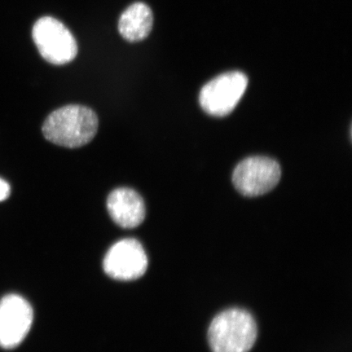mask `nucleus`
I'll list each match as a JSON object with an SVG mask.
<instances>
[{"mask_svg": "<svg viewBox=\"0 0 352 352\" xmlns=\"http://www.w3.org/2000/svg\"><path fill=\"white\" fill-rule=\"evenodd\" d=\"M103 267L107 274L113 279L133 280L146 272L148 258L138 240L123 239L109 250Z\"/></svg>", "mask_w": 352, "mask_h": 352, "instance_id": "7", "label": "nucleus"}, {"mask_svg": "<svg viewBox=\"0 0 352 352\" xmlns=\"http://www.w3.org/2000/svg\"><path fill=\"white\" fill-rule=\"evenodd\" d=\"M11 188L10 184L2 179H0V201L6 200L10 197Z\"/></svg>", "mask_w": 352, "mask_h": 352, "instance_id": "10", "label": "nucleus"}, {"mask_svg": "<svg viewBox=\"0 0 352 352\" xmlns=\"http://www.w3.org/2000/svg\"><path fill=\"white\" fill-rule=\"evenodd\" d=\"M32 38L39 54L50 64H68L78 54L76 38L63 22L54 17L43 16L35 22Z\"/></svg>", "mask_w": 352, "mask_h": 352, "instance_id": "3", "label": "nucleus"}, {"mask_svg": "<svg viewBox=\"0 0 352 352\" xmlns=\"http://www.w3.org/2000/svg\"><path fill=\"white\" fill-rule=\"evenodd\" d=\"M98 123L94 110L69 104L52 112L44 121L42 131L48 142L65 148H79L95 138Z\"/></svg>", "mask_w": 352, "mask_h": 352, "instance_id": "1", "label": "nucleus"}, {"mask_svg": "<svg viewBox=\"0 0 352 352\" xmlns=\"http://www.w3.org/2000/svg\"><path fill=\"white\" fill-rule=\"evenodd\" d=\"M30 303L17 294H10L0 301V346L13 349L28 336L33 322Z\"/></svg>", "mask_w": 352, "mask_h": 352, "instance_id": "6", "label": "nucleus"}, {"mask_svg": "<svg viewBox=\"0 0 352 352\" xmlns=\"http://www.w3.org/2000/svg\"><path fill=\"white\" fill-rule=\"evenodd\" d=\"M258 336L253 316L241 308L220 312L211 321L208 341L212 352H249Z\"/></svg>", "mask_w": 352, "mask_h": 352, "instance_id": "2", "label": "nucleus"}, {"mask_svg": "<svg viewBox=\"0 0 352 352\" xmlns=\"http://www.w3.org/2000/svg\"><path fill=\"white\" fill-rule=\"evenodd\" d=\"M280 175V166L276 161L267 157H250L236 166L232 183L242 195L257 197L275 188Z\"/></svg>", "mask_w": 352, "mask_h": 352, "instance_id": "5", "label": "nucleus"}, {"mask_svg": "<svg viewBox=\"0 0 352 352\" xmlns=\"http://www.w3.org/2000/svg\"><path fill=\"white\" fill-rule=\"evenodd\" d=\"M107 209L110 217L123 228H134L145 218L143 198L129 188L114 189L108 197Z\"/></svg>", "mask_w": 352, "mask_h": 352, "instance_id": "8", "label": "nucleus"}, {"mask_svg": "<svg viewBox=\"0 0 352 352\" xmlns=\"http://www.w3.org/2000/svg\"><path fill=\"white\" fill-rule=\"evenodd\" d=\"M153 15L151 7L143 2L131 4L118 21V32L125 41L138 43L146 38L152 32Z\"/></svg>", "mask_w": 352, "mask_h": 352, "instance_id": "9", "label": "nucleus"}, {"mask_svg": "<svg viewBox=\"0 0 352 352\" xmlns=\"http://www.w3.org/2000/svg\"><path fill=\"white\" fill-rule=\"evenodd\" d=\"M248 85V78L243 73L223 74L202 87L199 95L201 107L210 116H227L239 103Z\"/></svg>", "mask_w": 352, "mask_h": 352, "instance_id": "4", "label": "nucleus"}]
</instances>
